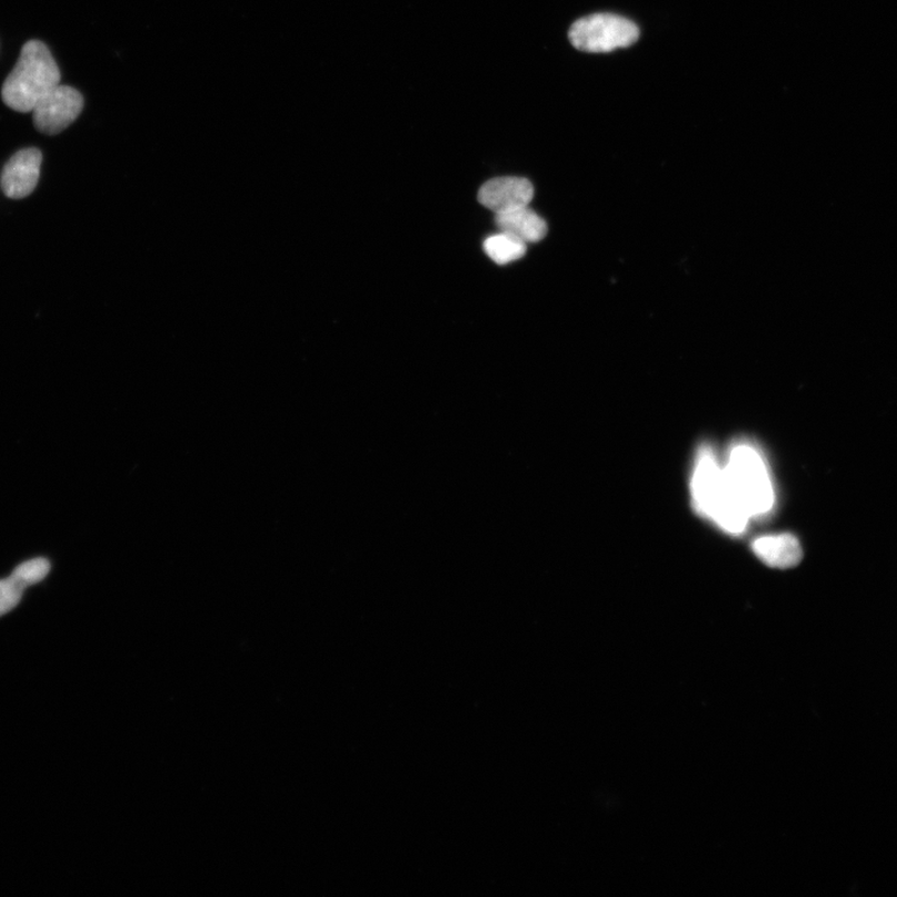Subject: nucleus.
I'll return each instance as SVG.
<instances>
[{
  "label": "nucleus",
  "mask_w": 897,
  "mask_h": 897,
  "mask_svg": "<svg viewBox=\"0 0 897 897\" xmlns=\"http://www.w3.org/2000/svg\"><path fill=\"white\" fill-rule=\"evenodd\" d=\"M690 497L699 517L714 522L718 529L735 536L747 530L750 519L729 487L724 464L709 445L697 451Z\"/></svg>",
  "instance_id": "1"
},
{
  "label": "nucleus",
  "mask_w": 897,
  "mask_h": 897,
  "mask_svg": "<svg viewBox=\"0 0 897 897\" xmlns=\"http://www.w3.org/2000/svg\"><path fill=\"white\" fill-rule=\"evenodd\" d=\"M724 467L729 487L749 519L768 517L775 509L776 491L760 449L748 440H739L730 447Z\"/></svg>",
  "instance_id": "2"
},
{
  "label": "nucleus",
  "mask_w": 897,
  "mask_h": 897,
  "mask_svg": "<svg viewBox=\"0 0 897 897\" xmlns=\"http://www.w3.org/2000/svg\"><path fill=\"white\" fill-rule=\"evenodd\" d=\"M60 84V70L48 47L32 40L23 47L17 66L7 78L2 97L16 111L29 112L48 92Z\"/></svg>",
  "instance_id": "3"
},
{
  "label": "nucleus",
  "mask_w": 897,
  "mask_h": 897,
  "mask_svg": "<svg viewBox=\"0 0 897 897\" xmlns=\"http://www.w3.org/2000/svg\"><path fill=\"white\" fill-rule=\"evenodd\" d=\"M572 46L586 53H608L631 47L639 30L631 20L615 14H594L577 20L569 33Z\"/></svg>",
  "instance_id": "4"
},
{
  "label": "nucleus",
  "mask_w": 897,
  "mask_h": 897,
  "mask_svg": "<svg viewBox=\"0 0 897 897\" xmlns=\"http://www.w3.org/2000/svg\"><path fill=\"white\" fill-rule=\"evenodd\" d=\"M82 108L84 99L80 92L59 84L41 98L32 110L36 128L48 136H56L77 120Z\"/></svg>",
  "instance_id": "5"
},
{
  "label": "nucleus",
  "mask_w": 897,
  "mask_h": 897,
  "mask_svg": "<svg viewBox=\"0 0 897 897\" xmlns=\"http://www.w3.org/2000/svg\"><path fill=\"white\" fill-rule=\"evenodd\" d=\"M534 198V187L522 178L492 179L482 185L478 199L495 213L529 206Z\"/></svg>",
  "instance_id": "6"
},
{
  "label": "nucleus",
  "mask_w": 897,
  "mask_h": 897,
  "mask_svg": "<svg viewBox=\"0 0 897 897\" xmlns=\"http://www.w3.org/2000/svg\"><path fill=\"white\" fill-rule=\"evenodd\" d=\"M41 167V152L26 149L8 161L3 171L2 185L8 198L23 199L37 188Z\"/></svg>",
  "instance_id": "7"
},
{
  "label": "nucleus",
  "mask_w": 897,
  "mask_h": 897,
  "mask_svg": "<svg viewBox=\"0 0 897 897\" xmlns=\"http://www.w3.org/2000/svg\"><path fill=\"white\" fill-rule=\"evenodd\" d=\"M751 550L771 569H790L803 559L799 540L788 532L760 536L753 541Z\"/></svg>",
  "instance_id": "8"
},
{
  "label": "nucleus",
  "mask_w": 897,
  "mask_h": 897,
  "mask_svg": "<svg viewBox=\"0 0 897 897\" xmlns=\"http://www.w3.org/2000/svg\"><path fill=\"white\" fill-rule=\"evenodd\" d=\"M495 225L501 232L509 233L525 243H536L548 235V223L529 206L495 213Z\"/></svg>",
  "instance_id": "9"
},
{
  "label": "nucleus",
  "mask_w": 897,
  "mask_h": 897,
  "mask_svg": "<svg viewBox=\"0 0 897 897\" xmlns=\"http://www.w3.org/2000/svg\"><path fill=\"white\" fill-rule=\"evenodd\" d=\"M526 250H528V243L505 232L490 236L489 239L484 242V251L487 252L495 263L501 266L520 260L521 257L525 256Z\"/></svg>",
  "instance_id": "10"
},
{
  "label": "nucleus",
  "mask_w": 897,
  "mask_h": 897,
  "mask_svg": "<svg viewBox=\"0 0 897 897\" xmlns=\"http://www.w3.org/2000/svg\"><path fill=\"white\" fill-rule=\"evenodd\" d=\"M27 587L28 585L14 572L8 579L0 580V617L19 605Z\"/></svg>",
  "instance_id": "11"
},
{
  "label": "nucleus",
  "mask_w": 897,
  "mask_h": 897,
  "mask_svg": "<svg viewBox=\"0 0 897 897\" xmlns=\"http://www.w3.org/2000/svg\"><path fill=\"white\" fill-rule=\"evenodd\" d=\"M50 571V562L47 559H34L19 565L14 574L28 586L36 585L44 580Z\"/></svg>",
  "instance_id": "12"
}]
</instances>
